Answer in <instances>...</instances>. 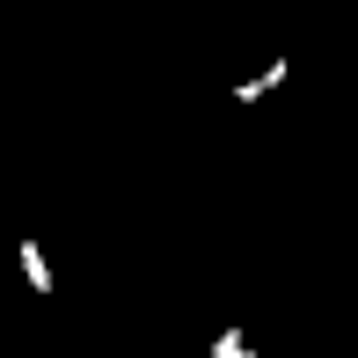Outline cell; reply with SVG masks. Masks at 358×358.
Masks as SVG:
<instances>
[{
    "mask_svg": "<svg viewBox=\"0 0 358 358\" xmlns=\"http://www.w3.org/2000/svg\"><path fill=\"white\" fill-rule=\"evenodd\" d=\"M15 264H22V278H29V292H52V264H44V249H37V241H15Z\"/></svg>",
    "mask_w": 358,
    "mask_h": 358,
    "instance_id": "6da1fadb",
    "label": "cell"
},
{
    "mask_svg": "<svg viewBox=\"0 0 358 358\" xmlns=\"http://www.w3.org/2000/svg\"><path fill=\"white\" fill-rule=\"evenodd\" d=\"M285 73H292V66H285V59H271V66H264V73H249V80H234V103H264V95H271V88H278V80H285Z\"/></svg>",
    "mask_w": 358,
    "mask_h": 358,
    "instance_id": "7a4b0ae2",
    "label": "cell"
},
{
    "mask_svg": "<svg viewBox=\"0 0 358 358\" xmlns=\"http://www.w3.org/2000/svg\"><path fill=\"white\" fill-rule=\"evenodd\" d=\"M249 344H241V329H220V344H213V358H241Z\"/></svg>",
    "mask_w": 358,
    "mask_h": 358,
    "instance_id": "3957f363",
    "label": "cell"
}]
</instances>
